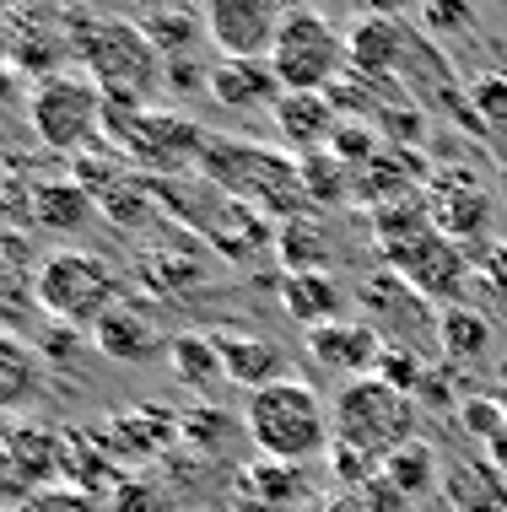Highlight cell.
Returning <instances> with one entry per match:
<instances>
[{
  "mask_svg": "<svg viewBox=\"0 0 507 512\" xmlns=\"http://www.w3.org/2000/svg\"><path fill=\"white\" fill-rule=\"evenodd\" d=\"M243 421H232V415H222L216 405H205V410H189L184 421H178V432H184L189 448H200V453H227L232 442H238Z\"/></svg>",
  "mask_w": 507,
  "mask_h": 512,
  "instance_id": "1f68e13d",
  "label": "cell"
},
{
  "mask_svg": "<svg viewBox=\"0 0 507 512\" xmlns=\"http://www.w3.org/2000/svg\"><path fill=\"white\" fill-rule=\"evenodd\" d=\"M232 496H238V512H308L303 469H297V464H276V459L243 464L238 480H232Z\"/></svg>",
  "mask_w": 507,
  "mask_h": 512,
  "instance_id": "9a60e30c",
  "label": "cell"
},
{
  "mask_svg": "<svg viewBox=\"0 0 507 512\" xmlns=\"http://www.w3.org/2000/svg\"><path fill=\"white\" fill-rule=\"evenodd\" d=\"M276 254L286 270H324L330 248H324V232L313 227V216H297V221H281L276 227Z\"/></svg>",
  "mask_w": 507,
  "mask_h": 512,
  "instance_id": "f546056e",
  "label": "cell"
},
{
  "mask_svg": "<svg viewBox=\"0 0 507 512\" xmlns=\"http://www.w3.org/2000/svg\"><path fill=\"white\" fill-rule=\"evenodd\" d=\"M421 22L437 27V33H459V27L475 22V11L470 6H427V11H421Z\"/></svg>",
  "mask_w": 507,
  "mask_h": 512,
  "instance_id": "d590c367",
  "label": "cell"
},
{
  "mask_svg": "<svg viewBox=\"0 0 507 512\" xmlns=\"http://www.w3.org/2000/svg\"><path fill=\"white\" fill-rule=\"evenodd\" d=\"M427 211H432V227L443 232L448 243H475V238H486V227H491V195H486V184L475 178L470 168H443L427 184Z\"/></svg>",
  "mask_w": 507,
  "mask_h": 512,
  "instance_id": "30bf717a",
  "label": "cell"
},
{
  "mask_svg": "<svg viewBox=\"0 0 507 512\" xmlns=\"http://www.w3.org/2000/svg\"><path fill=\"white\" fill-rule=\"evenodd\" d=\"M437 475H443V464H437V448L432 442H405L394 459H383V480H389L394 491L405 496V502H416V496H427L437 486Z\"/></svg>",
  "mask_w": 507,
  "mask_h": 512,
  "instance_id": "83f0119b",
  "label": "cell"
},
{
  "mask_svg": "<svg viewBox=\"0 0 507 512\" xmlns=\"http://www.w3.org/2000/svg\"><path fill=\"white\" fill-rule=\"evenodd\" d=\"M281 17L286 6H276V0H211L205 6V33L222 49V60H270Z\"/></svg>",
  "mask_w": 507,
  "mask_h": 512,
  "instance_id": "9c48e42d",
  "label": "cell"
},
{
  "mask_svg": "<svg viewBox=\"0 0 507 512\" xmlns=\"http://www.w3.org/2000/svg\"><path fill=\"white\" fill-rule=\"evenodd\" d=\"M6 437H11V432H6V426H0V469H6Z\"/></svg>",
  "mask_w": 507,
  "mask_h": 512,
  "instance_id": "f35d334b",
  "label": "cell"
},
{
  "mask_svg": "<svg viewBox=\"0 0 507 512\" xmlns=\"http://www.w3.org/2000/svg\"><path fill=\"white\" fill-rule=\"evenodd\" d=\"M276 297H281V313L292 324H303L308 335L324 324H340V313H346V292H340L330 270H286Z\"/></svg>",
  "mask_w": 507,
  "mask_h": 512,
  "instance_id": "e0dca14e",
  "label": "cell"
},
{
  "mask_svg": "<svg viewBox=\"0 0 507 512\" xmlns=\"http://www.w3.org/2000/svg\"><path fill=\"white\" fill-rule=\"evenodd\" d=\"M410 27L389 11H367L346 27V71L362 81H394L400 65L410 60Z\"/></svg>",
  "mask_w": 507,
  "mask_h": 512,
  "instance_id": "8fae6325",
  "label": "cell"
},
{
  "mask_svg": "<svg viewBox=\"0 0 507 512\" xmlns=\"http://www.w3.org/2000/svg\"><path fill=\"white\" fill-rule=\"evenodd\" d=\"M216 351H222L227 383H238L243 394L292 378V372H286V351L270 335H238V329H222V335H216Z\"/></svg>",
  "mask_w": 507,
  "mask_h": 512,
  "instance_id": "d6986e66",
  "label": "cell"
},
{
  "mask_svg": "<svg viewBox=\"0 0 507 512\" xmlns=\"http://www.w3.org/2000/svg\"><path fill=\"white\" fill-rule=\"evenodd\" d=\"M238 421H243V437L259 448V459H276V464L303 469L308 459L335 448L330 405H324V394L308 378H281V383L243 394Z\"/></svg>",
  "mask_w": 507,
  "mask_h": 512,
  "instance_id": "6da1fadb",
  "label": "cell"
},
{
  "mask_svg": "<svg viewBox=\"0 0 507 512\" xmlns=\"http://www.w3.org/2000/svg\"><path fill=\"white\" fill-rule=\"evenodd\" d=\"M17 512H108L98 496H87V491H76V486H49V491H33V496H22Z\"/></svg>",
  "mask_w": 507,
  "mask_h": 512,
  "instance_id": "836d02e7",
  "label": "cell"
},
{
  "mask_svg": "<svg viewBox=\"0 0 507 512\" xmlns=\"http://www.w3.org/2000/svg\"><path fill=\"white\" fill-rule=\"evenodd\" d=\"M33 216H38L44 232H81L92 216H98V200H92L76 178L71 184H44L33 195Z\"/></svg>",
  "mask_w": 507,
  "mask_h": 512,
  "instance_id": "484cf974",
  "label": "cell"
},
{
  "mask_svg": "<svg viewBox=\"0 0 507 512\" xmlns=\"http://www.w3.org/2000/svg\"><path fill=\"white\" fill-rule=\"evenodd\" d=\"M502 184H507V146H502Z\"/></svg>",
  "mask_w": 507,
  "mask_h": 512,
  "instance_id": "60d3db41",
  "label": "cell"
},
{
  "mask_svg": "<svg viewBox=\"0 0 507 512\" xmlns=\"http://www.w3.org/2000/svg\"><path fill=\"white\" fill-rule=\"evenodd\" d=\"M0 512H6V507H0Z\"/></svg>",
  "mask_w": 507,
  "mask_h": 512,
  "instance_id": "b9f144b4",
  "label": "cell"
},
{
  "mask_svg": "<svg viewBox=\"0 0 507 512\" xmlns=\"http://www.w3.org/2000/svg\"><path fill=\"white\" fill-rule=\"evenodd\" d=\"M200 178L211 189H222L227 200L259 211L265 221H297V216L308 211L297 157H286L281 146L222 141V135H211L205 151H200Z\"/></svg>",
  "mask_w": 507,
  "mask_h": 512,
  "instance_id": "3957f363",
  "label": "cell"
},
{
  "mask_svg": "<svg viewBox=\"0 0 507 512\" xmlns=\"http://www.w3.org/2000/svg\"><path fill=\"white\" fill-rule=\"evenodd\" d=\"M168 372L184 383V389H195V394H211L216 383H227L216 335H173L168 340Z\"/></svg>",
  "mask_w": 507,
  "mask_h": 512,
  "instance_id": "cb8c5ba5",
  "label": "cell"
},
{
  "mask_svg": "<svg viewBox=\"0 0 507 512\" xmlns=\"http://www.w3.org/2000/svg\"><path fill=\"white\" fill-rule=\"evenodd\" d=\"M297 173H303L308 205H340V200H351V168L335 157V151L303 157V162H297Z\"/></svg>",
  "mask_w": 507,
  "mask_h": 512,
  "instance_id": "f1b7e54d",
  "label": "cell"
},
{
  "mask_svg": "<svg viewBox=\"0 0 507 512\" xmlns=\"http://www.w3.org/2000/svg\"><path fill=\"white\" fill-rule=\"evenodd\" d=\"M308 512H367L362 496H335V502H313Z\"/></svg>",
  "mask_w": 507,
  "mask_h": 512,
  "instance_id": "8d00e7d4",
  "label": "cell"
},
{
  "mask_svg": "<svg viewBox=\"0 0 507 512\" xmlns=\"http://www.w3.org/2000/svg\"><path fill=\"white\" fill-rule=\"evenodd\" d=\"M475 275H481V286L507 308V243H491L481 254V265H475Z\"/></svg>",
  "mask_w": 507,
  "mask_h": 512,
  "instance_id": "e575fe53",
  "label": "cell"
},
{
  "mask_svg": "<svg viewBox=\"0 0 507 512\" xmlns=\"http://www.w3.org/2000/svg\"><path fill=\"white\" fill-rule=\"evenodd\" d=\"M383 265L400 275L421 302H437V308H454L464 297V286H470V259H464V248L448 243L437 227L383 248Z\"/></svg>",
  "mask_w": 507,
  "mask_h": 512,
  "instance_id": "ba28073f",
  "label": "cell"
},
{
  "mask_svg": "<svg viewBox=\"0 0 507 512\" xmlns=\"http://www.w3.org/2000/svg\"><path fill=\"white\" fill-rule=\"evenodd\" d=\"M464 103H470L475 124H481V135H507V71H486L470 81V92H464Z\"/></svg>",
  "mask_w": 507,
  "mask_h": 512,
  "instance_id": "4dcf8cb0",
  "label": "cell"
},
{
  "mask_svg": "<svg viewBox=\"0 0 507 512\" xmlns=\"http://www.w3.org/2000/svg\"><path fill=\"white\" fill-rule=\"evenodd\" d=\"M71 49L81 60V76L108 103H125V108H152V92L168 76L152 38L125 17H71Z\"/></svg>",
  "mask_w": 507,
  "mask_h": 512,
  "instance_id": "7a4b0ae2",
  "label": "cell"
},
{
  "mask_svg": "<svg viewBox=\"0 0 507 512\" xmlns=\"http://www.w3.org/2000/svg\"><path fill=\"white\" fill-rule=\"evenodd\" d=\"M33 292L44 313L60 318L65 329H98V318L119 302V275L87 248H60L38 265Z\"/></svg>",
  "mask_w": 507,
  "mask_h": 512,
  "instance_id": "52a82bcc",
  "label": "cell"
},
{
  "mask_svg": "<svg viewBox=\"0 0 507 512\" xmlns=\"http://www.w3.org/2000/svg\"><path fill=\"white\" fill-rule=\"evenodd\" d=\"M486 459H491V469H497V475L507 469V432H497V437L486 442Z\"/></svg>",
  "mask_w": 507,
  "mask_h": 512,
  "instance_id": "74e56055",
  "label": "cell"
},
{
  "mask_svg": "<svg viewBox=\"0 0 507 512\" xmlns=\"http://www.w3.org/2000/svg\"><path fill=\"white\" fill-rule=\"evenodd\" d=\"M33 135L60 157H87L108 130V103L81 71H49L38 76L33 98H27Z\"/></svg>",
  "mask_w": 507,
  "mask_h": 512,
  "instance_id": "5b68a950",
  "label": "cell"
},
{
  "mask_svg": "<svg viewBox=\"0 0 507 512\" xmlns=\"http://www.w3.org/2000/svg\"><path fill=\"white\" fill-rule=\"evenodd\" d=\"M108 512H178L173 491L152 475H125V486L108 496Z\"/></svg>",
  "mask_w": 507,
  "mask_h": 512,
  "instance_id": "d6a6232c",
  "label": "cell"
},
{
  "mask_svg": "<svg viewBox=\"0 0 507 512\" xmlns=\"http://www.w3.org/2000/svg\"><path fill=\"white\" fill-rule=\"evenodd\" d=\"M44 399V356L0 329V415H22Z\"/></svg>",
  "mask_w": 507,
  "mask_h": 512,
  "instance_id": "7402d4cb",
  "label": "cell"
},
{
  "mask_svg": "<svg viewBox=\"0 0 507 512\" xmlns=\"http://www.w3.org/2000/svg\"><path fill=\"white\" fill-rule=\"evenodd\" d=\"M276 146L286 157H319V151L335 146V130H340V108L330 103V92H286L276 103Z\"/></svg>",
  "mask_w": 507,
  "mask_h": 512,
  "instance_id": "7c38bea8",
  "label": "cell"
},
{
  "mask_svg": "<svg viewBox=\"0 0 507 512\" xmlns=\"http://www.w3.org/2000/svg\"><path fill=\"white\" fill-rule=\"evenodd\" d=\"M330 421H335L340 448L383 464V459H394L405 442H416L421 405H416V394L394 389V383H383L373 372V378H356V383H346V389L335 394Z\"/></svg>",
  "mask_w": 507,
  "mask_h": 512,
  "instance_id": "277c9868",
  "label": "cell"
},
{
  "mask_svg": "<svg viewBox=\"0 0 507 512\" xmlns=\"http://www.w3.org/2000/svg\"><path fill=\"white\" fill-rule=\"evenodd\" d=\"M65 464V432H49V426H11L6 437V469L22 480V491H49L60 480Z\"/></svg>",
  "mask_w": 507,
  "mask_h": 512,
  "instance_id": "ffe728a7",
  "label": "cell"
},
{
  "mask_svg": "<svg viewBox=\"0 0 507 512\" xmlns=\"http://www.w3.org/2000/svg\"><path fill=\"white\" fill-rule=\"evenodd\" d=\"M135 27L152 38V49L162 54V65L195 60V44H200V33H205V11L162 6V11H146V17H135Z\"/></svg>",
  "mask_w": 507,
  "mask_h": 512,
  "instance_id": "603a6c76",
  "label": "cell"
},
{
  "mask_svg": "<svg viewBox=\"0 0 507 512\" xmlns=\"http://www.w3.org/2000/svg\"><path fill=\"white\" fill-rule=\"evenodd\" d=\"M270 71L286 92H330L346 76V33L313 6H286Z\"/></svg>",
  "mask_w": 507,
  "mask_h": 512,
  "instance_id": "8992f818",
  "label": "cell"
},
{
  "mask_svg": "<svg viewBox=\"0 0 507 512\" xmlns=\"http://www.w3.org/2000/svg\"><path fill=\"white\" fill-rule=\"evenodd\" d=\"M92 340H98V351L108 356V362H125V367H141V362H152V356H168V340L157 335V324L141 308H130V302H114V308L98 318Z\"/></svg>",
  "mask_w": 507,
  "mask_h": 512,
  "instance_id": "ac0fdd59",
  "label": "cell"
},
{
  "mask_svg": "<svg viewBox=\"0 0 507 512\" xmlns=\"http://www.w3.org/2000/svg\"><path fill=\"white\" fill-rule=\"evenodd\" d=\"M60 480L87 496H114L125 486L119 475V459L108 453V442L98 432H65V464H60Z\"/></svg>",
  "mask_w": 507,
  "mask_h": 512,
  "instance_id": "44dd1931",
  "label": "cell"
},
{
  "mask_svg": "<svg viewBox=\"0 0 507 512\" xmlns=\"http://www.w3.org/2000/svg\"><path fill=\"white\" fill-rule=\"evenodd\" d=\"M443 486L459 512H507V486L491 464H454Z\"/></svg>",
  "mask_w": 507,
  "mask_h": 512,
  "instance_id": "4316f807",
  "label": "cell"
},
{
  "mask_svg": "<svg viewBox=\"0 0 507 512\" xmlns=\"http://www.w3.org/2000/svg\"><path fill=\"white\" fill-rule=\"evenodd\" d=\"M178 421L184 415H173V410H157V405H141V410H125V415H114V421L103 426V442H108V453H114L119 464H141V459H157L162 448H173L178 437Z\"/></svg>",
  "mask_w": 507,
  "mask_h": 512,
  "instance_id": "2e32d148",
  "label": "cell"
},
{
  "mask_svg": "<svg viewBox=\"0 0 507 512\" xmlns=\"http://www.w3.org/2000/svg\"><path fill=\"white\" fill-rule=\"evenodd\" d=\"M216 108L249 119V114H276V103L286 98V87L270 71V60H216L211 81H205Z\"/></svg>",
  "mask_w": 507,
  "mask_h": 512,
  "instance_id": "5bb4252c",
  "label": "cell"
},
{
  "mask_svg": "<svg viewBox=\"0 0 507 512\" xmlns=\"http://www.w3.org/2000/svg\"><path fill=\"white\" fill-rule=\"evenodd\" d=\"M437 345H443L448 362H481L491 345V318L470 302H454V308H437Z\"/></svg>",
  "mask_w": 507,
  "mask_h": 512,
  "instance_id": "d4e9b609",
  "label": "cell"
},
{
  "mask_svg": "<svg viewBox=\"0 0 507 512\" xmlns=\"http://www.w3.org/2000/svg\"><path fill=\"white\" fill-rule=\"evenodd\" d=\"M497 405H502V415H507V389H497Z\"/></svg>",
  "mask_w": 507,
  "mask_h": 512,
  "instance_id": "ab89813d",
  "label": "cell"
},
{
  "mask_svg": "<svg viewBox=\"0 0 507 512\" xmlns=\"http://www.w3.org/2000/svg\"><path fill=\"white\" fill-rule=\"evenodd\" d=\"M383 335L373 324H351V318H340V324H324L308 335V356L319 362L324 372H335V378H373V372L383 367Z\"/></svg>",
  "mask_w": 507,
  "mask_h": 512,
  "instance_id": "4fadbf2b",
  "label": "cell"
}]
</instances>
